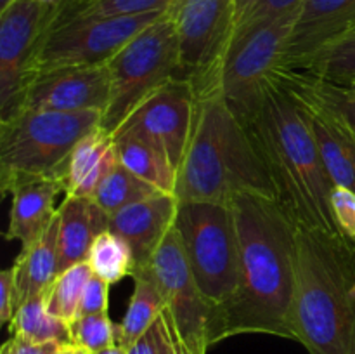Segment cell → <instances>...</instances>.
I'll use <instances>...</instances> for the list:
<instances>
[{"label": "cell", "mask_w": 355, "mask_h": 354, "mask_svg": "<svg viewBox=\"0 0 355 354\" xmlns=\"http://www.w3.org/2000/svg\"><path fill=\"white\" fill-rule=\"evenodd\" d=\"M231 207L239 238V283L215 312L211 346L241 333L291 339L298 224L276 198L239 194Z\"/></svg>", "instance_id": "6da1fadb"}, {"label": "cell", "mask_w": 355, "mask_h": 354, "mask_svg": "<svg viewBox=\"0 0 355 354\" xmlns=\"http://www.w3.org/2000/svg\"><path fill=\"white\" fill-rule=\"evenodd\" d=\"M239 194L276 198L255 135L225 103L218 83L196 89L193 130L177 172L179 203H227Z\"/></svg>", "instance_id": "7a4b0ae2"}, {"label": "cell", "mask_w": 355, "mask_h": 354, "mask_svg": "<svg viewBox=\"0 0 355 354\" xmlns=\"http://www.w3.org/2000/svg\"><path fill=\"white\" fill-rule=\"evenodd\" d=\"M248 127L284 210L302 228L340 235L331 212L335 184L326 172L304 108L281 82L279 73Z\"/></svg>", "instance_id": "3957f363"}, {"label": "cell", "mask_w": 355, "mask_h": 354, "mask_svg": "<svg viewBox=\"0 0 355 354\" xmlns=\"http://www.w3.org/2000/svg\"><path fill=\"white\" fill-rule=\"evenodd\" d=\"M355 243L298 226L288 328L311 354H355Z\"/></svg>", "instance_id": "277c9868"}, {"label": "cell", "mask_w": 355, "mask_h": 354, "mask_svg": "<svg viewBox=\"0 0 355 354\" xmlns=\"http://www.w3.org/2000/svg\"><path fill=\"white\" fill-rule=\"evenodd\" d=\"M101 111L17 110L0 118V189L12 194L33 180L64 183L76 142L101 127ZM64 186V184H62Z\"/></svg>", "instance_id": "5b68a950"}, {"label": "cell", "mask_w": 355, "mask_h": 354, "mask_svg": "<svg viewBox=\"0 0 355 354\" xmlns=\"http://www.w3.org/2000/svg\"><path fill=\"white\" fill-rule=\"evenodd\" d=\"M106 68L111 92L101 127L114 134L151 94L173 78H182L179 37L166 10L125 44Z\"/></svg>", "instance_id": "8992f818"}, {"label": "cell", "mask_w": 355, "mask_h": 354, "mask_svg": "<svg viewBox=\"0 0 355 354\" xmlns=\"http://www.w3.org/2000/svg\"><path fill=\"white\" fill-rule=\"evenodd\" d=\"M175 228L194 280L217 312L231 301L239 283V238L234 210L227 203H179Z\"/></svg>", "instance_id": "52a82bcc"}, {"label": "cell", "mask_w": 355, "mask_h": 354, "mask_svg": "<svg viewBox=\"0 0 355 354\" xmlns=\"http://www.w3.org/2000/svg\"><path fill=\"white\" fill-rule=\"evenodd\" d=\"M300 7L239 35L225 54L218 87L236 117L248 125L283 68L288 38Z\"/></svg>", "instance_id": "ba28073f"}, {"label": "cell", "mask_w": 355, "mask_h": 354, "mask_svg": "<svg viewBox=\"0 0 355 354\" xmlns=\"http://www.w3.org/2000/svg\"><path fill=\"white\" fill-rule=\"evenodd\" d=\"M163 12L165 10L139 16L76 19L47 28L31 59L28 82L33 76L52 69L106 65L125 44Z\"/></svg>", "instance_id": "9c48e42d"}, {"label": "cell", "mask_w": 355, "mask_h": 354, "mask_svg": "<svg viewBox=\"0 0 355 354\" xmlns=\"http://www.w3.org/2000/svg\"><path fill=\"white\" fill-rule=\"evenodd\" d=\"M236 0H172L166 14L175 26L182 78L194 89L218 82L234 30Z\"/></svg>", "instance_id": "30bf717a"}, {"label": "cell", "mask_w": 355, "mask_h": 354, "mask_svg": "<svg viewBox=\"0 0 355 354\" xmlns=\"http://www.w3.org/2000/svg\"><path fill=\"white\" fill-rule=\"evenodd\" d=\"M148 269L189 353L207 354L211 346L215 309L194 280L175 226L158 246Z\"/></svg>", "instance_id": "8fae6325"}, {"label": "cell", "mask_w": 355, "mask_h": 354, "mask_svg": "<svg viewBox=\"0 0 355 354\" xmlns=\"http://www.w3.org/2000/svg\"><path fill=\"white\" fill-rule=\"evenodd\" d=\"M194 108L193 82L173 78L139 104L116 132L132 134L158 148L179 172L193 130Z\"/></svg>", "instance_id": "7c38bea8"}, {"label": "cell", "mask_w": 355, "mask_h": 354, "mask_svg": "<svg viewBox=\"0 0 355 354\" xmlns=\"http://www.w3.org/2000/svg\"><path fill=\"white\" fill-rule=\"evenodd\" d=\"M52 10L38 0H12L0 10V118L19 106L35 51Z\"/></svg>", "instance_id": "4fadbf2b"}, {"label": "cell", "mask_w": 355, "mask_h": 354, "mask_svg": "<svg viewBox=\"0 0 355 354\" xmlns=\"http://www.w3.org/2000/svg\"><path fill=\"white\" fill-rule=\"evenodd\" d=\"M110 73L106 65L59 68L33 76L24 89L17 110L26 108L61 113H104L110 103Z\"/></svg>", "instance_id": "5bb4252c"}, {"label": "cell", "mask_w": 355, "mask_h": 354, "mask_svg": "<svg viewBox=\"0 0 355 354\" xmlns=\"http://www.w3.org/2000/svg\"><path fill=\"white\" fill-rule=\"evenodd\" d=\"M281 82L304 108L319 155L335 186L355 191V130L329 106L319 101L295 69L279 71Z\"/></svg>", "instance_id": "9a60e30c"}, {"label": "cell", "mask_w": 355, "mask_h": 354, "mask_svg": "<svg viewBox=\"0 0 355 354\" xmlns=\"http://www.w3.org/2000/svg\"><path fill=\"white\" fill-rule=\"evenodd\" d=\"M177 210L179 200L175 194L158 193L110 215V231L130 246L134 271L149 267L158 246L175 226Z\"/></svg>", "instance_id": "2e32d148"}, {"label": "cell", "mask_w": 355, "mask_h": 354, "mask_svg": "<svg viewBox=\"0 0 355 354\" xmlns=\"http://www.w3.org/2000/svg\"><path fill=\"white\" fill-rule=\"evenodd\" d=\"M355 21V0H305L284 51V69H298Z\"/></svg>", "instance_id": "e0dca14e"}, {"label": "cell", "mask_w": 355, "mask_h": 354, "mask_svg": "<svg viewBox=\"0 0 355 354\" xmlns=\"http://www.w3.org/2000/svg\"><path fill=\"white\" fill-rule=\"evenodd\" d=\"M59 273L85 262L92 243L110 229V215L94 198L66 196L58 207Z\"/></svg>", "instance_id": "ac0fdd59"}, {"label": "cell", "mask_w": 355, "mask_h": 354, "mask_svg": "<svg viewBox=\"0 0 355 354\" xmlns=\"http://www.w3.org/2000/svg\"><path fill=\"white\" fill-rule=\"evenodd\" d=\"M64 193L61 180H33L12 193L6 239L21 243V250L33 246L58 215L55 196Z\"/></svg>", "instance_id": "d6986e66"}, {"label": "cell", "mask_w": 355, "mask_h": 354, "mask_svg": "<svg viewBox=\"0 0 355 354\" xmlns=\"http://www.w3.org/2000/svg\"><path fill=\"white\" fill-rule=\"evenodd\" d=\"M120 163L116 139L106 128L96 127L76 142L64 176L66 196L94 198L107 174Z\"/></svg>", "instance_id": "ffe728a7"}, {"label": "cell", "mask_w": 355, "mask_h": 354, "mask_svg": "<svg viewBox=\"0 0 355 354\" xmlns=\"http://www.w3.org/2000/svg\"><path fill=\"white\" fill-rule=\"evenodd\" d=\"M17 307L28 298L51 288L59 274V219L55 215L45 235L26 250H21L12 264Z\"/></svg>", "instance_id": "44dd1931"}, {"label": "cell", "mask_w": 355, "mask_h": 354, "mask_svg": "<svg viewBox=\"0 0 355 354\" xmlns=\"http://www.w3.org/2000/svg\"><path fill=\"white\" fill-rule=\"evenodd\" d=\"M130 278L134 280V292L123 319L118 323V344L127 349L162 316L166 307L165 298L148 267L134 271Z\"/></svg>", "instance_id": "7402d4cb"}, {"label": "cell", "mask_w": 355, "mask_h": 354, "mask_svg": "<svg viewBox=\"0 0 355 354\" xmlns=\"http://www.w3.org/2000/svg\"><path fill=\"white\" fill-rule=\"evenodd\" d=\"M113 135L116 139L118 158L121 165L127 167L146 183L158 187L162 193L175 194L177 170L158 148L125 132H116Z\"/></svg>", "instance_id": "603a6c76"}, {"label": "cell", "mask_w": 355, "mask_h": 354, "mask_svg": "<svg viewBox=\"0 0 355 354\" xmlns=\"http://www.w3.org/2000/svg\"><path fill=\"white\" fill-rule=\"evenodd\" d=\"M10 333L16 339L31 344H71V330L68 323L55 318L49 311L47 292L28 298L17 307L10 321Z\"/></svg>", "instance_id": "cb8c5ba5"}, {"label": "cell", "mask_w": 355, "mask_h": 354, "mask_svg": "<svg viewBox=\"0 0 355 354\" xmlns=\"http://www.w3.org/2000/svg\"><path fill=\"white\" fill-rule=\"evenodd\" d=\"M298 69L336 85L355 82V21Z\"/></svg>", "instance_id": "d4e9b609"}, {"label": "cell", "mask_w": 355, "mask_h": 354, "mask_svg": "<svg viewBox=\"0 0 355 354\" xmlns=\"http://www.w3.org/2000/svg\"><path fill=\"white\" fill-rule=\"evenodd\" d=\"M172 0H80L55 10L51 17L49 28L76 19H94V17L139 16V14L166 10Z\"/></svg>", "instance_id": "484cf974"}, {"label": "cell", "mask_w": 355, "mask_h": 354, "mask_svg": "<svg viewBox=\"0 0 355 354\" xmlns=\"http://www.w3.org/2000/svg\"><path fill=\"white\" fill-rule=\"evenodd\" d=\"M158 193H162L158 187L146 183L127 167L118 163L97 187L94 200L101 205L104 212H107V215H113L135 201L146 200Z\"/></svg>", "instance_id": "4316f807"}, {"label": "cell", "mask_w": 355, "mask_h": 354, "mask_svg": "<svg viewBox=\"0 0 355 354\" xmlns=\"http://www.w3.org/2000/svg\"><path fill=\"white\" fill-rule=\"evenodd\" d=\"M92 274V267L87 260L59 273L47 290L49 311L68 325L76 321L80 318L83 292Z\"/></svg>", "instance_id": "83f0119b"}, {"label": "cell", "mask_w": 355, "mask_h": 354, "mask_svg": "<svg viewBox=\"0 0 355 354\" xmlns=\"http://www.w3.org/2000/svg\"><path fill=\"white\" fill-rule=\"evenodd\" d=\"M87 262L92 267L94 274L110 285L118 283L134 273V255L130 246L110 229L101 233L92 243Z\"/></svg>", "instance_id": "f1b7e54d"}, {"label": "cell", "mask_w": 355, "mask_h": 354, "mask_svg": "<svg viewBox=\"0 0 355 354\" xmlns=\"http://www.w3.org/2000/svg\"><path fill=\"white\" fill-rule=\"evenodd\" d=\"M69 330L71 344L89 353H97L118 344V325L111 321L107 312L80 316L69 325Z\"/></svg>", "instance_id": "f546056e"}, {"label": "cell", "mask_w": 355, "mask_h": 354, "mask_svg": "<svg viewBox=\"0 0 355 354\" xmlns=\"http://www.w3.org/2000/svg\"><path fill=\"white\" fill-rule=\"evenodd\" d=\"M295 71L300 75L305 87H307L319 101H322L326 106L335 110L336 113H338L340 117H342L355 130V96L347 89V87L326 82V80L318 78V76L314 75H309V73L300 71V69H295Z\"/></svg>", "instance_id": "4dcf8cb0"}, {"label": "cell", "mask_w": 355, "mask_h": 354, "mask_svg": "<svg viewBox=\"0 0 355 354\" xmlns=\"http://www.w3.org/2000/svg\"><path fill=\"white\" fill-rule=\"evenodd\" d=\"M175 326L168 307L128 347V354H168L173 347Z\"/></svg>", "instance_id": "1f68e13d"}, {"label": "cell", "mask_w": 355, "mask_h": 354, "mask_svg": "<svg viewBox=\"0 0 355 354\" xmlns=\"http://www.w3.org/2000/svg\"><path fill=\"white\" fill-rule=\"evenodd\" d=\"M304 2L305 0H260V2L253 7L252 12L246 16V19L243 21L239 30L234 33V37H232L231 40V45L232 42H234L239 35L245 33V31L260 26V24L267 23V21L276 19V17L283 16V14L291 12V10L302 7V3ZM231 45H229V47H231Z\"/></svg>", "instance_id": "d6a6232c"}, {"label": "cell", "mask_w": 355, "mask_h": 354, "mask_svg": "<svg viewBox=\"0 0 355 354\" xmlns=\"http://www.w3.org/2000/svg\"><path fill=\"white\" fill-rule=\"evenodd\" d=\"M331 212L340 235L355 243V191L333 187Z\"/></svg>", "instance_id": "836d02e7"}, {"label": "cell", "mask_w": 355, "mask_h": 354, "mask_svg": "<svg viewBox=\"0 0 355 354\" xmlns=\"http://www.w3.org/2000/svg\"><path fill=\"white\" fill-rule=\"evenodd\" d=\"M110 283L99 278L97 274H92L87 283L85 292H83L82 304H80V316L87 314H101L107 312L110 307Z\"/></svg>", "instance_id": "e575fe53"}, {"label": "cell", "mask_w": 355, "mask_h": 354, "mask_svg": "<svg viewBox=\"0 0 355 354\" xmlns=\"http://www.w3.org/2000/svg\"><path fill=\"white\" fill-rule=\"evenodd\" d=\"M17 311V292L12 266L0 273V323L10 325Z\"/></svg>", "instance_id": "d590c367"}, {"label": "cell", "mask_w": 355, "mask_h": 354, "mask_svg": "<svg viewBox=\"0 0 355 354\" xmlns=\"http://www.w3.org/2000/svg\"><path fill=\"white\" fill-rule=\"evenodd\" d=\"M16 340H17V354H52L59 346H61V344L58 342L31 344L21 339H16Z\"/></svg>", "instance_id": "8d00e7d4"}, {"label": "cell", "mask_w": 355, "mask_h": 354, "mask_svg": "<svg viewBox=\"0 0 355 354\" xmlns=\"http://www.w3.org/2000/svg\"><path fill=\"white\" fill-rule=\"evenodd\" d=\"M259 2L260 0H236V3H234V30H232V37H234V33L239 30V26L243 24V21L246 19V16L252 12V9ZM232 37H231V40H232Z\"/></svg>", "instance_id": "74e56055"}, {"label": "cell", "mask_w": 355, "mask_h": 354, "mask_svg": "<svg viewBox=\"0 0 355 354\" xmlns=\"http://www.w3.org/2000/svg\"><path fill=\"white\" fill-rule=\"evenodd\" d=\"M173 326H175V323H173ZM168 354H191L189 349H187L186 342H184L182 337H180V333L177 332V326H175V337H173V347Z\"/></svg>", "instance_id": "f35d334b"}, {"label": "cell", "mask_w": 355, "mask_h": 354, "mask_svg": "<svg viewBox=\"0 0 355 354\" xmlns=\"http://www.w3.org/2000/svg\"><path fill=\"white\" fill-rule=\"evenodd\" d=\"M90 354H128L127 347H123L121 344H114V346L106 347L103 351H97V353H90Z\"/></svg>", "instance_id": "ab89813d"}, {"label": "cell", "mask_w": 355, "mask_h": 354, "mask_svg": "<svg viewBox=\"0 0 355 354\" xmlns=\"http://www.w3.org/2000/svg\"><path fill=\"white\" fill-rule=\"evenodd\" d=\"M0 354H17V340L16 337H10L6 344L2 346Z\"/></svg>", "instance_id": "60d3db41"}, {"label": "cell", "mask_w": 355, "mask_h": 354, "mask_svg": "<svg viewBox=\"0 0 355 354\" xmlns=\"http://www.w3.org/2000/svg\"><path fill=\"white\" fill-rule=\"evenodd\" d=\"M75 351H76L75 344H61V346H59L52 354H75Z\"/></svg>", "instance_id": "b9f144b4"}, {"label": "cell", "mask_w": 355, "mask_h": 354, "mask_svg": "<svg viewBox=\"0 0 355 354\" xmlns=\"http://www.w3.org/2000/svg\"><path fill=\"white\" fill-rule=\"evenodd\" d=\"M75 2H80V0H62V3L58 7V9H61V7L69 6V3H75ZM58 9H55V10H58ZM55 10H54V12H55ZM54 12H52V14H54ZM51 17H52V16H51Z\"/></svg>", "instance_id": "7bdbcfd3"}, {"label": "cell", "mask_w": 355, "mask_h": 354, "mask_svg": "<svg viewBox=\"0 0 355 354\" xmlns=\"http://www.w3.org/2000/svg\"><path fill=\"white\" fill-rule=\"evenodd\" d=\"M10 2H12V0H0V10H2V9H6V7L9 6Z\"/></svg>", "instance_id": "ee69618b"}, {"label": "cell", "mask_w": 355, "mask_h": 354, "mask_svg": "<svg viewBox=\"0 0 355 354\" xmlns=\"http://www.w3.org/2000/svg\"><path fill=\"white\" fill-rule=\"evenodd\" d=\"M76 347V351H75V354H90L89 351H85V349H82V347H78V346H75Z\"/></svg>", "instance_id": "f6af8a7d"}, {"label": "cell", "mask_w": 355, "mask_h": 354, "mask_svg": "<svg viewBox=\"0 0 355 354\" xmlns=\"http://www.w3.org/2000/svg\"><path fill=\"white\" fill-rule=\"evenodd\" d=\"M347 89H349V90H350V92H352V94H354V96H355V82H352V83H350V85H347Z\"/></svg>", "instance_id": "bcb514c9"}]
</instances>
